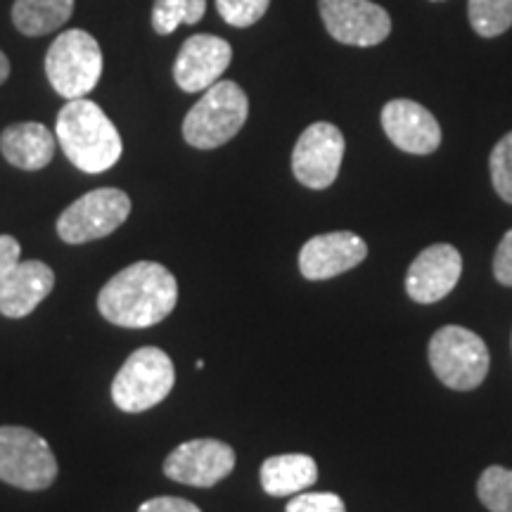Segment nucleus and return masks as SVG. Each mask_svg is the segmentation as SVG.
<instances>
[{
    "label": "nucleus",
    "mask_w": 512,
    "mask_h": 512,
    "mask_svg": "<svg viewBox=\"0 0 512 512\" xmlns=\"http://www.w3.org/2000/svg\"><path fill=\"white\" fill-rule=\"evenodd\" d=\"M249 114V100L235 81H216L185 114L183 138L197 150H214L240 133Z\"/></svg>",
    "instance_id": "7ed1b4c3"
},
{
    "label": "nucleus",
    "mask_w": 512,
    "mask_h": 512,
    "mask_svg": "<svg viewBox=\"0 0 512 512\" xmlns=\"http://www.w3.org/2000/svg\"><path fill=\"white\" fill-rule=\"evenodd\" d=\"M176 370L169 354L157 347L133 351L112 382V401L124 413H143L171 394Z\"/></svg>",
    "instance_id": "20e7f679"
},
{
    "label": "nucleus",
    "mask_w": 512,
    "mask_h": 512,
    "mask_svg": "<svg viewBox=\"0 0 512 512\" xmlns=\"http://www.w3.org/2000/svg\"><path fill=\"white\" fill-rule=\"evenodd\" d=\"M344 136L335 124L318 121L299 136L292 152V171L311 190H325L335 183L344 159Z\"/></svg>",
    "instance_id": "9d476101"
},
{
    "label": "nucleus",
    "mask_w": 512,
    "mask_h": 512,
    "mask_svg": "<svg viewBox=\"0 0 512 512\" xmlns=\"http://www.w3.org/2000/svg\"><path fill=\"white\" fill-rule=\"evenodd\" d=\"M19 254H22L19 242L12 238V235H0V278H3L12 266L19 264Z\"/></svg>",
    "instance_id": "cd10ccee"
},
{
    "label": "nucleus",
    "mask_w": 512,
    "mask_h": 512,
    "mask_svg": "<svg viewBox=\"0 0 512 512\" xmlns=\"http://www.w3.org/2000/svg\"><path fill=\"white\" fill-rule=\"evenodd\" d=\"M368 256L366 242L349 230L311 238L299 252V268L306 280H328L361 264Z\"/></svg>",
    "instance_id": "2eb2a0df"
},
{
    "label": "nucleus",
    "mask_w": 512,
    "mask_h": 512,
    "mask_svg": "<svg viewBox=\"0 0 512 512\" xmlns=\"http://www.w3.org/2000/svg\"><path fill=\"white\" fill-rule=\"evenodd\" d=\"M74 12V0H15L12 22L24 36H46L62 29Z\"/></svg>",
    "instance_id": "6ab92c4d"
},
{
    "label": "nucleus",
    "mask_w": 512,
    "mask_h": 512,
    "mask_svg": "<svg viewBox=\"0 0 512 512\" xmlns=\"http://www.w3.org/2000/svg\"><path fill=\"white\" fill-rule=\"evenodd\" d=\"M325 29L337 43L373 48L392 34L389 12L370 0H318Z\"/></svg>",
    "instance_id": "1a4fd4ad"
},
{
    "label": "nucleus",
    "mask_w": 512,
    "mask_h": 512,
    "mask_svg": "<svg viewBox=\"0 0 512 512\" xmlns=\"http://www.w3.org/2000/svg\"><path fill=\"white\" fill-rule=\"evenodd\" d=\"M470 27L482 38H496L512 27V0H470Z\"/></svg>",
    "instance_id": "412c9836"
},
{
    "label": "nucleus",
    "mask_w": 512,
    "mask_h": 512,
    "mask_svg": "<svg viewBox=\"0 0 512 512\" xmlns=\"http://www.w3.org/2000/svg\"><path fill=\"white\" fill-rule=\"evenodd\" d=\"M479 501L491 512H512V470L491 465L477 482Z\"/></svg>",
    "instance_id": "4be33fe9"
},
{
    "label": "nucleus",
    "mask_w": 512,
    "mask_h": 512,
    "mask_svg": "<svg viewBox=\"0 0 512 512\" xmlns=\"http://www.w3.org/2000/svg\"><path fill=\"white\" fill-rule=\"evenodd\" d=\"M46 74L62 98L79 100L98 86L102 76V50L83 29H69L48 48Z\"/></svg>",
    "instance_id": "39448f33"
},
{
    "label": "nucleus",
    "mask_w": 512,
    "mask_h": 512,
    "mask_svg": "<svg viewBox=\"0 0 512 512\" xmlns=\"http://www.w3.org/2000/svg\"><path fill=\"white\" fill-rule=\"evenodd\" d=\"M0 152L17 169L38 171L53 162L55 136L38 121L12 124L0 136Z\"/></svg>",
    "instance_id": "f3484780"
},
{
    "label": "nucleus",
    "mask_w": 512,
    "mask_h": 512,
    "mask_svg": "<svg viewBox=\"0 0 512 512\" xmlns=\"http://www.w3.org/2000/svg\"><path fill=\"white\" fill-rule=\"evenodd\" d=\"M207 12V0H155L152 5V29L169 36L181 24H197Z\"/></svg>",
    "instance_id": "aec40b11"
},
{
    "label": "nucleus",
    "mask_w": 512,
    "mask_h": 512,
    "mask_svg": "<svg viewBox=\"0 0 512 512\" xmlns=\"http://www.w3.org/2000/svg\"><path fill=\"white\" fill-rule=\"evenodd\" d=\"M491 183L503 202L512 204V131L498 140L489 159Z\"/></svg>",
    "instance_id": "b1692460"
},
{
    "label": "nucleus",
    "mask_w": 512,
    "mask_h": 512,
    "mask_svg": "<svg viewBox=\"0 0 512 512\" xmlns=\"http://www.w3.org/2000/svg\"><path fill=\"white\" fill-rule=\"evenodd\" d=\"M430 366L446 387L470 392L489 375V349L484 339L460 325H446L430 339Z\"/></svg>",
    "instance_id": "423d86ee"
},
{
    "label": "nucleus",
    "mask_w": 512,
    "mask_h": 512,
    "mask_svg": "<svg viewBox=\"0 0 512 512\" xmlns=\"http://www.w3.org/2000/svg\"><path fill=\"white\" fill-rule=\"evenodd\" d=\"M494 275L505 287H512V228L503 235L494 256Z\"/></svg>",
    "instance_id": "a878e982"
},
{
    "label": "nucleus",
    "mask_w": 512,
    "mask_h": 512,
    "mask_svg": "<svg viewBox=\"0 0 512 512\" xmlns=\"http://www.w3.org/2000/svg\"><path fill=\"white\" fill-rule=\"evenodd\" d=\"M285 512H347L337 494H299L287 503Z\"/></svg>",
    "instance_id": "393cba45"
},
{
    "label": "nucleus",
    "mask_w": 512,
    "mask_h": 512,
    "mask_svg": "<svg viewBox=\"0 0 512 512\" xmlns=\"http://www.w3.org/2000/svg\"><path fill=\"white\" fill-rule=\"evenodd\" d=\"M138 512H202L195 503L185 501V498L178 496H159V498H150L140 505Z\"/></svg>",
    "instance_id": "bb28decb"
},
{
    "label": "nucleus",
    "mask_w": 512,
    "mask_h": 512,
    "mask_svg": "<svg viewBox=\"0 0 512 512\" xmlns=\"http://www.w3.org/2000/svg\"><path fill=\"white\" fill-rule=\"evenodd\" d=\"M233 60V48L226 38L195 34L181 46L174 62V79L185 93H202L226 74Z\"/></svg>",
    "instance_id": "f8f14e48"
},
{
    "label": "nucleus",
    "mask_w": 512,
    "mask_h": 512,
    "mask_svg": "<svg viewBox=\"0 0 512 512\" xmlns=\"http://www.w3.org/2000/svg\"><path fill=\"white\" fill-rule=\"evenodd\" d=\"M57 460L48 441L27 427H0V479L24 491L55 482Z\"/></svg>",
    "instance_id": "0eeeda50"
},
{
    "label": "nucleus",
    "mask_w": 512,
    "mask_h": 512,
    "mask_svg": "<svg viewBox=\"0 0 512 512\" xmlns=\"http://www.w3.org/2000/svg\"><path fill=\"white\" fill-rule=\"evenodd\" d=\"M55 290L53 268L43 261H19L0 278V313L24 318Z\"/></svg>",
    "instance_id": "dca6fc26"
},
{
    "label": "nucleus",
    "mask_w": 512,
    "mask_h": 512,
    "mask_svg": "<svg viewBox=\"0 0 512 512\" xmlns=\"http://www.w3.org/2000/svg\"><path fill=\"white\" fill-rule=\"evenodd\" d=\"M233 467L235 451L226 441L192 439L169 453L164 460V475L174 482L207 489L226 479Z\"/></svg>",
    "instance_id": "9b49d317"
},
{
    "label": "nucleus",
    "mask_w": 512,
    "mask_h": 512,
    "mask_svg": "<svg viewBox=\"0 0 512 512\" xmlns=\"http://www.w3.org/2000/svg\"><path fill=\"white\" fill-rule=\"evenodd\" d=\"M8 76H10V62H8V57L0 53V83L8 81Z\"/></svg>",
    "instance_id": "c85d7f7f"
},
{
    "label": "nucleus",
    "mask_w": 512,
    "mask_h": 512,
    "mask_svg": "<svg viewBox=\"0 0 512 512\" xmlns=\"http://www.w3.org/2000/svg\"><path fill=\"white\" fill-rule=\"evenodd\" d=\"M387 138L408 155H432L441 145V126L434 114L415 100H389L382 110Z\"/></svg>",
    "instance_id": "ddd939ff"
},
{
    "label": "nucleus",
    "mask_w": 512,
    "mask_h": 512,
    "mask_svg": "<svg viewBox=\"0 0 512 512\" xmlns=\"http://www.w3.org/2000/svg\"><path fill=\"white\" fill-rule=\"evenodd\" d=\"M271 0H216L221 19L235 29H247L266 15Z\"/></svg>",
    "instance_id": "5701e85b"
},
{
    "label": "nucleus",
    "mask_w": 512,
    "mask_h": 512,
    "mask_svg": "<svg viewBox=\"0 0 512 512\" xmlns=\"http://www.w3.org/2000/svg\"><path fill=\"white\" fill-rule=\"evenodd\" d=\"M318 465L311 456L304 453H285L273 456L261 465V486L268 496L285 498L302 494L304 489L316 484Z\"/></svg>",
    "instance_id": "a211bd4d"
},
{
    "label": "nucleus",
    "mask_w": 512,
    "mask_h": 512,
    "mask_svg": "<svg viewBox=\"0 0 512 512\" xmlns=\"http://www.w3.org/2000/svg\"><path fill=\"white\" fill-rule=\"evenodd\" d=\"M463 273L460 252L451 245H432L415 256L406 273V292L413 302L434 304L458 285Z\"/></svg>",
    "instance_id": "4468645a"
},
{
    "label": "nucleus",
    "mask_w": 512,
    "mask_h": 512,
    "mask_svg": "<svg viewBox=\"0 0 512 512\" xmlns=\"http://www.w3.org/2000/svg\"><path fill=\"white\" fill-rule=\"evenodd\" d=\"M128 214H131V197L124 190H91L62 211L57 219V235L67 245L107 238L128 219Z\"/></svg>",
    "instance_id": "6e6552de"
},
{
    "label": "nucleus",
    "mask_w": 512,
    "mask_h": 512,
    "mask_svg": "<svg viewBox=\"0 0 512 512\" xmlns=\"http://www.w3.org/2000/svg\"><path fill=\"white\" fill-rule=\"evenodd\" d=\"M178 302V283L162 264L138 261L124 268L100 290L102 318L119 328H152L162 323Z\"/></svg>",
    "instance_id": "f257e3e1"
},
{
    "label": "nucleus",
    "mask_w": 512,
    "mask_h": 512,
    "mask_svg": "<svg viewBox=\"0 0 512 512\" xmlns=\"http://www.w3.org/2000/svg\"><path fill=\"white\" fill-rule=\"evenodd\" d=\"M55 138L83 174H102L119 162L124 143L112 119L93 100H69L57 114Z\"/></svg>",
    "instance_id": "f03ea898"
}]
</instances>
